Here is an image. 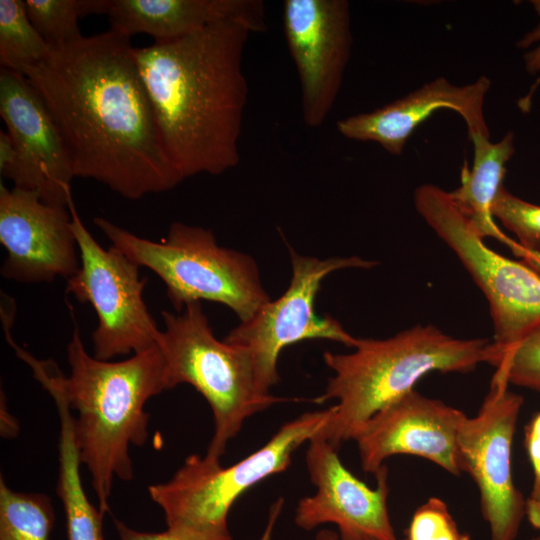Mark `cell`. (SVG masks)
<instances>
[{
  "label": "cell",
  "instance_id": "obj_1",
  "mask_svg": "<svg viewBox=\"0 0 540 540\" xmlns=\"http://www.w3.org/2000/svg\"><path fill=\"white\" fill-rule=\"evenodd\" d=\"M134 49L109 29L51 47L22 73L46 104L74 176L132 200L183 181L163 148Z\"/></svg>",
  "mask_w": 540,
  "mask_h": 540
},
{
  "label": "cell",
  "instance_id": "obj_2",
  "mask_svg": "<svg viewBox=\"0 0 540 540\" xmlns=\"http://www.w3.org/2000/svg\"><path fill=\"white\" fill-rule=\"evenodd\" d=\"M252 33L242 21L223 19L134 49L163 148L182 180L220 175L240 162L248 99L242 58Z\"/></svg>",
  "mask_w": 540,
  "mask_h": 540
},
{
  "label": "cell",
  "instance_id": "obj_3",
  "mask_svg": "<svg viewBox=\"0 0 540 540\" xmlns=\"http://www.w3.org/2000/svg\"><path fill=\"white\" fill-rule=\"evenodd\" d=\"M8 342L42 386L59 391L77 412L74 434L81 463L90 473L100 512H108L114 479H133L129 447L147 441L150 416L144 406L169 390L161 348L156 344L128 359L101 360L87 352L75 326L67 346L70 374L65 376L51 360L35 359L11 337Z\"/></svg>",
  "mask_w": 540,
  "mask_h": 540
},
{
  "label": "cell",
  "instance_id": "obj_4",
  "mask_svg": "<svg viewBox=\"0 0 540 540\" xmlns=\"http://www.w3.org/2000/svg\"><path fill=\"white\" fill-rule=\"evenodd\" d=\"M491 358V341L455 338L431 324L386 339L358 338L348 354L327 351L323 360L334 375L315 401L337 403L318 436L339 450L368 419L414 390L427 374L468 373Z\"/></svg>",
  "mask_w": 540,
  "mask_h": 540
},
{
  "label": "cell",
  "instance_id": "obj_5",
  "mask_svg": "<svg viewBox=\"0 0 540 540\" xmlns=\"http://www.w3.org/2000/svg\"><path fill=\"white\" fill-rule=\"evenodd\" d=\"M94 223L111 246L163 281L176 312L210 301L227 306L244 322L271 300L253 257L220 246L210 229L173 222L166 238L152 241L103 217Z\"/></svg>",
  "mask_w": 540,
  "mask_h": 540
},
{
  "label": "cell",
  "instance_id": "obj_6",
  "mask_svg": "<svg viewBox=\"0 0 540 540\" xmlns=\"http://www.w3.org/2000/svg\"><path fill=\"white\" fill-rule=\"evenodd\" d=\"M161 314L164 330L157 344L165 358L168 388L189 384L206 399L214 433L205 456L219 461L248 418L286 399L262 389L244 347L216 338L201 302Z\"/></svg>",
  "mask_w": 540,
  "mask_h": 540
},
{
  "label": "cell",
  "instance_id": "obj_7",
  "mask_svg": "<svg viewBox=\"0 0 540 540\" xmlns=\"http://www.w3.org/2000/svg\"><path fill=\"white\" fill-rule=\"evenodd\" d=\"M332 411L331 406L299 415L283 424L257 451L228 467L198 454L186 457L168 481L148 487L166 525L227 528L229 511L237 499L258 482L285 471L293 453L323 430Z\"/></svg>",
  "mask_w": 540,
  "mask_h": 540
},
{
  "label": "cell",
  "instance_id": "obj_8",
  "mask_svg": "<svg viewBox=\"0 0 540 540\" xmlns=\"http://www.w3.org/2000/svg\"><path fill=\"white\" fill-rule=\"evenodd\" d=\"M414 205L486 297L494 328L493 350L505 349L540 324L539 272L489 248L449 193L438 186L423 184L416 188Z\"/></svg>",
  "mask_w": 540,
  "mask_h": 540
},
{
  "label": "cell",
  "instance_id": "obj_9",
  "mask_svg": "<svg viewBox=\"0 0 540 540\" xmlns=\"http://www.w3.org/2000/svg\"><path fill=\"white\" fill-rule=\"evenodd\" d=\"M80 267L67 280L66 292L94 308L98 323L91 338L93 356L111 360L145 351L157 344V327L143 299L145 279L140 266L119 249H104L81 221L72 198L68 202Z\"/></svg>",
  "mask_w": 540,
  "mask_h": 540
},
{
  "label": "cell",
  "instance_id": "obj_10",
  "mask_svg": "<svg viewBox=\"0 0 540 540\" xmlns=\"http://www.w3.org/2000/svg\"><path fill=\"white\" fill-rule=\"evenodd\" d=\"M289 252L292 275L288 288L249 320L240 322L224 339L250 353L258 382L268 393L279 380L278 358L285 347L308 339H326L355 347L358 338L340 322L315 312V299L322 281L332 272L377 265L376 261L359 256L319 259L301 255L291 247Z\"/></svg>",
  "mask_w": 540,
  "mask_h": 540
},
{
  "label": "cell",
  "instance_id": "obj_11",
  "mask_svg": "<svg viewBox=\"0 0 540 540\" xmlns=\"http://www.w3.org/2000/svg\"><path fill=\"white\" fill-rule=\"evenodd\" d=\"M509 386L495 372L481 408L466 416L457 436L459 468L479 490L491 540H514L526 515V500L512 474V443L523 397Z\"/></svg>",
  "mask_w": 540,
  "mask_h": 540
},
{
  "label": "cell",
  "instance_id": "obj_12",
  "mask_svg": "<svg viewBox=\"0 0 540 540\" xmlns=\"http://www.w3.org/2000/svg\"><path fill=\"white\" fill-rule=\"evenodd\" d=\"M283 30L300 82L302 119L310 128L320 127L334 107L350 59V4L285 0Z\"/></svg>",
  "mask_w": 540,
  "mask_h": 540
},
{
  "label": "cell",
  "instance_id": "obj_13",
  "mask_svg": "<svg viewBox=\"0 0 540 540\" xmlns=\"http://www.w3.org/2000/svg\"><path fill=\"white\" fill-rule=\"evenodd\" d=\"M338 450L316 435L309 441L306 466L316 492L299 500L294 517L303 530L333 523L340 540H397L387 508L388 469L383 465L371 488L342 463Z\"/></svg>",
  "mask_w": 540,
  "mask_h": 540
},
{
  "label": "cell",
  "instance_id": "obj_14",
  "mask_svg": "<svg viewBox=\"0 0 540 540\" xmlns=\"http://www.w3.org/2000/svg\"><path fill=\"white\" fill-rule=\"evenodd\" d=\"M0 243L7 252L1 275L21 283L72 277L80 267L68 206L45 203L38 193L0 183Z\"/></svg>",
  "mask_w": 540,
  "mask_h": 540
},
{
  "label": "cell",
  "instance_id": "obj_15",
  "mask_svg": "<svg viewBox=\"0 0 540 540\" xmlns=\"http://www.w3.org/2000/svg\"><path fill=\"white\" fill-rule=\"evenodd\" d=\"M466 416L439 399L410 391L374 414L353 437L362 469L375 475L387 458L411 455L458 476L457 436Z\"/></svg>",
  "mask_w": 540,
  "mask_h": 540
},
{
  "label": "cell",
  "instance_id": "obj_16",
  "mask_svg": "<svg viewBox=\"0 0 540 540\" xmlns=\"http://www.w3.org/2000/svg\"><path fill=\"white\" fill-rule=\"evenodd\" d=\"M0 114L19 154L14 187L68 206L75 177L64 140L42 97L22 74L1 68Z\"/></svg>",
  "mask_w": 540,
  "mask_h": 540
},
{
  "label": "cell",
  "instance_id": "obj_17",
  "mask_svg": "<svg viewBox=\"0 0 540 540\" xmlns=\"http://www.w3.org/2000/svg\"><path fill=\"white\" fill-rule=\"evenodd\" d=\"M490 87L486 76L464 85L437 77L380 108L340 119L336 127L347 139L375 142L395 156L402 154L415 129L441 109L458 113L466 123L468 136L490 135L483 113Z\"/></svg>",
  "mask_w": 540,
  "mask_h": 540
},
{
  "label": "cell",
  "instance_id": "obj_18",
  "mask_svg": "<svg viewBox=\"0 0 540 540\" xmlns=\"http://www.w3.org/2000/svg\"><path fill=\"white\" fill-rule=\"evenodd\" d=\"M110 29L131 37L145 33L169 42L223 19L242 21L255 33L267 29L260 0H107Z\"/></svg>",
  "mask_w": 540,
  "mask_h": 540
},
{
  "label": "cell",
  "instance_id": "obj_19",
  "mask_svg": "<svg viewBox=\"0 0 540 540\" xmlns=\"http://www.w3.org/2000/svg\"><path fill=\"white\" fill-rule=\"evenodd\" d=\"M473 144L472 167L465 163L461 169V184L448 192L456 208L482 238H494L517 254L521 245L505 235L492 215L493 203L502 189L506 164L515 152L514 134L507 132L498 142H491L490 135H469Z\"/></svg>",
  "mask_w": 540,
  "mask_h": 540
},
{
  "label": "cell",
  "instance_id": "obj_20",
  "mask_svg": "<svg viewBox=\"0 0 540 540\" xmlns=\"http://www.w3.org/2000/svg\"><path fill=\"white\" fill-rule=\"evenodd\" d=\"M55 404L60 419L57 495L66 515L68 540H103V514L91 504L81 481L72 410L63 398Z\"/></svg>",
  "mask_w": 540,
  "mask_h": 540
},
{
  "label": "cell",
  "instance_id": "obj_21",
  "mask_svg": "<svg viewBox=\"0 0 540 540\" xmlns=\"http://www.w3.org/2000/svg\"><path fill=\"white\" fill-rule=\"evenodd\" d=\"M51 47L31 23L22 0H0V63L22 74L44 60Z\"/></svg>",
  "mask_w": 540,
  "mask_h": 540
},
{
  "label": "cell",
  "instance_id": "obj_22",
  "mask_svg": "<svg viewBox=\"0 0 540 540\" xmlns=\"http://www.w3.org/2000/svg\"><path fill=\"white\" fill-rule=\"evenodd\" d=\"M54 510L45 494L16 492L0 479V540H49Z\"/></svg>",
  "mask_w": 540,
  "mask_h": 540
},
{
  "label": "cell",
  "instance_id": "obj_23",
  "mask_svg": "<svg viewBox=\"0 0 540 540\" xmlns=\"http://www.w3.org/2000/svg\"><path fill=\"white\" fill-rule=\"evenodd\" d=\"M27 15L50 47L80 38L79 18L105 14L107 0H25Z\"/></svg>",
  "mask_w": 540,
  "mask_h": 540
},
{
  "label": "cell",
  "instance_id": "obj_24",
  "mask_svg": "<svg viewBox=\"0 0 540 540\" xmlns=\"http://www.w3.org/2000/svg\"><path fill=\"white\" fill-rule=\"evenodd\" d=\"M491 350L490 365L509 385L540 393V324L505 349Z\"/></svg>",
  "mask_w": 540,
  "mask_h": 540
},
{
  "label": "cell",
  "instance_id": "obj_25",
  "mask_svg": "<svg viewBox=\"0 0 540 540\" xmlns=\"http://www.w3.org/2000/svg\"><path fill=\"white\" fill-rule=\"evenodd\" d=\"M492 215L517 237L524 249L540 254V205L512 194L503 186L493 203Z\"/></svg>",
  "mask_w": 540,
  "mask_h": 540
},
{
  "label": "cell",
  "instance_id": "obj_26",
  "mask_svg": "<svg viewBox=\"0 0 540 540\" xmlns=\"http://www.w3.org/2000/svg\"><path fill=\"white\" fill-rule=\"evenodd\" d=\"M405 540H470L459 531L444 501L429 498L413 514Z\"/></svg>",
  "mask_w": 540,
  "mask_h": 540
},
{
  "label": "cell",
  "instance_id": "obj_27",
  "mask_svg": "<svg viewBox=\"0 0 540 540\" xmlns=\"http://www.w3.org/2000/svg\"><path fill=\"white\" fill-rule=\"evenodd\" d=\"M115 529L120 540H233L228 527L210 528L188 524L167 526L163 532H143L130 528L114 518Z\"/></svg>",
  "mask_w": 540,
  "mask_h": 540
},
{
  "label": "cell",
  "instance_id": "obj_28",
  "mask_svg": "<svg viewBox=\"0 0 540 540\" xmlns=\"http://www.w3.org/2000/svg\"><path fill=\"white\" fill-rule=\"evenodd\" d=\"M532 3L536 12L540 16V1H532ZM517 47L521 49L530 48L523 55L525 70L530 75L540 73V22L517 42ZM539 84L540 78L530 89V92L527 93L526 96L519 101V107L521 110L525 112L529 110L532 96Z\"/></svg>",
  "mask_w": 540,
  "mask_h": 540
},
{
  "label": "cell",
  "instance_id": "obj_29",
  "mask_svg": "<svg viewBox=\"0 0 540 540\" xmlns=\"http://www.w3.org/2000/svg\"><path fill=\"white\" fill-rule=\"evenodd\" d=\"M524 444L533 470L531 497H540V412L525 426Z\"/></svg>",
  "mask_w": 540,
  "mask_h": 540
},
{
  "label": "cell",
  "instance_id": "obj_30",
  "mask_svg": "<svg viewBox=\"0 0 540 540\" xmlns=\"http://www.w3.org/2000/svg\"><path fill=\"white\" fill-rule=\"evenodd\" d=\"M0 431L5 438H14L19 433V424L16 418L9 412L6 404V397L1 390L0 400Z\"/></svg>",
  "mask_w": 540,
  "mask_h": 540
},
{
  "label": "cell",
  "instance_id": "obj_31",
  "mask_svg": "<svg viewBox=\"0 0 540 540\" xmlns=\"http://www.w3.org/2000/svg\"><path fill=\"white\" fill-rule=\"evenodd\" d=\"M284 501L282 498H279L270 508L269 517L267 525L264 529V532L259 540H271L274 526L279 518L283 507Z\"/></svg>",
  "mask_w": 540,
  "mask_h": 540
},
{
  "label": "cell",
  "instance_id": "obj_32",
  "mask_svg": "<svg viewBox=\"0 0 540 540\" xmlns=\"http://www.w3.org/2000/svg\"><path fill=\"white\" fill-rule=\"evenodd\" d=\"M529 523L540 531V497L526 499V515Z\"/></svg>",
  "mask_w": 540,
  "mask_h": 540
},
{
  "label": "cell",
  "instance_id": "obj_33",
  "mask_svg": "<svg viewBox=\"0 0 540 540\" xmlns=\"http://www.w3.org/2000/svg\"><path fill=\"white\" fill-rule=\"evenodd\" d=\"M315 540H340V538L337 533L328 529H322L317 533Z\"/></svg>",
  "mask_w": 540,
  "mask_h": 540
},
{
  "label": "cell",
  "instance_id": "obj_34",
  "mask_svg": "<svg viewBox=\"0 0 540 540\" xmlns=\"http://www.w3.org/2000/svg\"><path fill=\"white\" fill-rule=\"evenodd\" d=\"M530 540H540V536L539 537H534V538H532Z\"/></svg>",
  "mask_w": 540,
  "mask_h": 540
}]
</instances>
